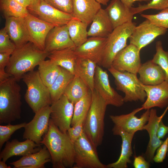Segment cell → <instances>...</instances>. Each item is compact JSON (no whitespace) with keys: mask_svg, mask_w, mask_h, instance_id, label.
<instances>
[{"mask_svg":"<svg viewBox=\"0 0 168 168\" xmlns=\"http://www.w3.org/2000/svg\"><path fill=\"white\" fill-rule=\"evenodd\" d=\"M40 143L49 151L54 168H72L74 164V143L67 133L62 132L49 119V128Z\"/></svg>","mask_w":168,"mask_h":168,"instance_id":"cell-1","label":"cell"},{"mask_svg":"<svg viewBox=\"0 0 168 168\" xmlns=\"http://www.w3.org/2000/svg\"><path fill=\"white\" fill-rule=\"evenodd\" d=\"M49 54V53L40 49L29 42L16 48L12 52L6 71L18 82L25 74L34 70Z\"/></svg>","mask_w":168,"mask_h":168,"instance_id":"cell-2","label":"cell"},{"mask_svg":"<svg viewBox=\"0 0 168 168\" xmlns=\"http://www.w3.org/2000/svg\"><path fill=\"white\" fill-rule=\"evenodd\" d=\"M12 76L0 82V124L11 123L21 118V87Z\"/></svg>","mask_w":168,"mask_h":168,"instance_id":"cell-3","label":"cell"},{"mask_svg":"<svg viewBox=\"0 0 168 168\" xmlns=\"http://www.w3.org/2000/svg\"><path fill=\"white\" fill-rule=\"evenodd\" d=\"M92 101L85 119L84 132L93 145L97 147L102 142L104 134V118L107 104L99 94L94 89Z\"/></svg>","mask_w":168,"mask_h":168,"instance_id":"cell-4","label":"cell"},{"mask_svg":"<svg viewBox=\"0 0 168 168\" xmlns=\"http://www.w3.org/2000/svg\"><path fill=\"white\" fill-rule=\"evenodd\" d=\"M22 79L27 87L25 100L34 113L51 105L49 88L43 82L38 71L29 72Z\"/></svg>","mask_w":168,"mask_h":168,"instance_id":"cell-5","label":"cell"},{"mask_svg":"<svg viewBox=\"0 0 168 168\" xmlns=\"http://www.w3.org/2000/svg\"><path fill=\"white\" fill-rule=\"evenodd\" d=\"M136 24L128 22L113 30L107 38L101 66L108 69L117 54L127 45V40L133 33Z\"/></svg>","mask_w":168,"mask_h":168,"instance_id":"cell-6","label":"cell"},{"mask_svg":"<svg viewBox=\"0 0 168 168\" xmlns=\"http://www.w3.org/2000/svg\"><path fill=\"white\" fill-rule=\"evenodd\" d=\"M108 69L114 78L116 89L125 94L124 102L145 101L147 94L137 74L119 71L112 66Z\"/></svg>","mask_w":168,"mask_h":168,"instance_id":"cell-7","label":"cell"},{"mask_svg":"<svg viewBox=\"0 0 168 168\" xmlns=\"http://www.w3.org/2000/svg\"><path fill=\"white\" fill-rule=\"evenodd\" d=\"M74 143L75 155L72 168H107L100 160L96 148L84 132Z\"/></svg>","mask_w":168,"mask_h":168,"instance_id":"cell-8","label":"cell"},{"mask_svg":"<svg viewBox=\"0 0 168 168\" xmlns=\"http://www.w3.org/2000/svg\"><path fill=\"white\" fill-rule=\"evenodd\" d=\"M51 112L50 106L45 107L35 113L33 119L26 123L24 128L23 138L41 144L44 136L47 132Z\"/></svg>","mask_w":168,"mask_h":168,"instance_id":"cell-9","label":"cell"},{"mask_svg":"<svg viewBox=\"0 0 168 168\" xmlns=\"http://www.w3.org/2000/svg\"><path fill=\"white\" fill-rule=\"evenodd\" d=\"M50 107L51 120L62 132L66 133L71 127L74 104L63 94Z\"/></svg>","mask_w":168,"mask_h":168,"instance_id":"cell-10","label":"cell"},{"mask_svg":"<svg viewBox=\"0 0 168 168\" xmlns=\"http://www.w3.org/2000/svg\"><path fill=\"white\" fill-rule=\"evenodd\" d=\"M140 51L136 46L130 44L117 54L111 66L119 71L127 72L137 75L142 64Z\"/></svg>","mask_w":168,"mask_h":168,"instance_id":"cell-11","label":"cell"},{"mask_svg":"<svg viewBox=\"0 0 168 168\" xmlns=\"http://www.w3.org/2000/svg\"><path fill=\"white\" fill-rule=\"evenodd\" d=\"M94 87L107 105L120 107L124 104V97L111 86L107 72L98 65L96 69Z\"/></svg>","mask_w":168,"mask_h":168,"instance_id":"cell-12","label":"cell"},{"mask_svg":"<svg viewBox=\"0 0 168 168\" xmlns=\"http://www.w3.org/2000/svg\"><path fill=\"white\" fill-rule=\"evenodd\" d=\"M29 12L37 15L39 18L55 26L66 25L74 17L71 14L60 11L50 5L44 0L28 7Z\"/></svg>","mask_w":168,"mask_h":168,"instance_id":"cell-13","label":"cell"},{"mask_svg":"<svg viewBox=\"0 0 168 168\" xmlns=\"http://www.w3.org/2000/svg\"><path fill=\"white\" fill-rule=\"evenodd\" d=\"M167 29L156 26L148 19L136 26L129 38L130 44L140 50L150 44L158 36L165 34Z\"/></svg>","mask_w":168,"mask_h":168,"instance_id":"cell-14","label":"cell"},{"mask_svg":"<svg viewBox=\"0 0 168 168\" xmlns=\"http://www.w3.org/2000/svg\"><path fill=\"white\" fill-rule=\"evenodd\" d=\"M141 107L134 110L129 113L120 115H110V118L114 126L125 132L134 134L139 131L142 130L149 117L150 109L147 110L138 118L135 114L142 110Z\"/></svg>","mask_w":168,"mask_h":168,"instance_id":"cell-15","label":"cell"},{"mask_svg":"<svg viewBox=\"0 0 168 168\" xmlns=\"http://www.w3.org/2000/svg\"><path fill=\"white\" fill-rule=\"evenodd\" d=\"M31 39V42L40 49L44 50L46 36L55 26L31 14L24 18Z\"/></svg>","mask_w":168,"mask_h":168,"instance_id":"cell-16","label":"cell"},{"mask_svg":"<svg viewBox=\"0 0 168 168\" xmlns=\"http://www.w3.org/2000/svg\"><path fill=\"white\" fill-rule=\"evenodd\" d=\"M168 110V105L162 114L158 116L156 109L150 110L149 117L147 123L144 126L143 130H146L148 133L149 140L143 156L149 162H153L155 153L163 141L157 136V132L159 123Z\"/></svg>","mask_w":168,"mask_h":168,"instance_id":"cell-17","label":"cell"},{"mask_svg":"<svg viewBox=\"0 0 168 168\" xmlns=\"http://www.w3.org/2000/svg\"><path fill=\"white\" fill-rule=\"evenodd\" d=\"M107 38L91 37L81 45L76 47L75 51L78 58L89 59L101 65Z\"/></svg>","mask_w":168,"mask_h":168,"instance_id":"cell-18","label":"cell"},{"mask_svg":"<svg viewBox=\"0 0 168 168\" xmlns=\"http://www.w3.org/2000/svg\"><path fill=\"white\" fill-rule=\"evenodd\" d=\"M147 94V99L142 105V110L150 109L154 107L161 109L168 105V82L164 81L154 86L145 85L142 83Z\"/></svg>","mask_w":168,"mask_h":168,"instance_id":"cell-19","label":"cell"},{"mask_svg":"<svg viewBox=\"0 0 168 168\" xmlns=\"http://www.w3.org/2000/svg\"><path fill=\"white\" fill-rule=\"evenodd\" d=\"M76 47L71 40L66 25L56 26L48 33L46 38L44 50L50 53L67 48L75 49Z\"/></svg>","mask_w":168,"mask_h":168,"instance_id":"cell-20","label":"cell"},{"mask_svg":"<svg viewBox=\"0 0 168 168\" xmlns=\"http://www.w3.org/2000/svg\"><path fill=\"white\" fill-rule=\"evenodd\" d=\"M40 144L32 140L26 139L20 142L16 139L6 142L4 149L0 153V160L6 162L10 158L14 156H27L37 152L41 149Z\"/></svg>","mask_w":168,"mask_h":168,"instance_id":"cell-21","label":"cell"},{"mask_svg":"<svg viewBox=\"0 0 168 168\" xmlns=\"http://www.w3.org/2000/svg\"><path fill=\"white\" fill-rule=\"evenodd\" d=\"M6 19L7 32L16 48L31 42L30 35L24 18L11 17Z\"/></svg>","mask_w":168,"mask_h":168,"instance_id":"cell-22","label":"cell"},{"mask_svg":"<svg viewBox=\"0 0 168 168\" xmlns=\"http://www.w3.org/2000/svg\"><path fill=\"white\" fill-rule=\"evenodd\" d=\"M114 135L121 137L122 140L121 149L120 156L115 162L107 165V168H127L128 164L131 163L130 157L133 154L132 142L134 134L125 132L114 126L112 129Z\"/></svg>","mask_w":168,"mask_h":168,"instance_id":"cell-23","label":"cell"},{"mask_svg":"<svg viewBox=\"0 0 168 168\" xmlns=\"http://www.w3.org/2000/svg\"><path fill=\"white\" fill-rule=\"evenodd\" d=\"M74 18L88 25L101 8V4L95 0H72Z\"/></svg>","mask_w":168,"mask_h":168,"instance_id":"cell-24","label":"cell"},{"mask_svg":"<svg viewBox=\"0 0 168 168\" xmlns=\"http://www.w3.org/2000/svg\"><path fill=\"white\" fill-rule=\"evenodd\" d=\"M138 73L139 75V81L145 85H156L165 81V72L152 60L142 64Z\"/></svg>","mask_w":168,"mask_h":168,"instance_id":"cell-25","label":"cell"},{"mask_svg":"<svg viewBox=\"0 0 168 168\" xmlns=\"http://www.w3.org/2000/svg\"><path fill=\"white\" fill-rule=\"evenodd\" d=\"M51 161L50 153L44 145L38 152L22 156L20 159L9 164L14 168H44L45 163Z\"/></svg>","mask_w":168,"mask_h":168,"instance_id":"cell-26","label":"cell"},{"mask_svg":"<svg viewBox=\"0 0 168 168\" xmlns=\"http://www.w3.org/2000/svg\"><path fill=\"white\" fill-rule=\"evenodd\" d=\"M113 29L132 22L133 15L120 0H112L105 9Z\"/></svg>","mask_w":168,"mask_h":168,"instance_id":"cell-27","label":"cell"},{"mask_svg":"<svg viewBox=\"0 0 168 168\" xmlns=\"http://www.w3.org/2000/svg\"><path fill=\"white\" fill-rule=\"evenodd\" d=\"M113 30L106 11L101 8L93 19L91 26L88 31V35L107 38Z\"/></svg>","mask_w":168,"mask_h":168,"instance_id":"cell-28","label":"cell"},{"mask_svg":"<svg viewBox=\"0 0 168 168\" xmlns=\"http://www.w3.org/2000/svg\"><path fill=\"white\" fill-rule=\"evenodd\" d=\"M75 49L67 48L49 53L47 57L56 64L75 74V69L78 57Z\"/></svg>","mask_w":168,"mask_h":168,"instance_id":"cell-29","label":"cell"},{"mask_svg":"<svg viewBox=\"0 0 168 168\" xmlns=\"http://www.w3.org/2000/svg\"><path fill=\"white\" fill-rule=\"evenodd\" d=\"M97 65L89 59L78 58L75 67V74L83 81L92 92L94 90V77Z\"/></svg>","mask_w":168,"mask_h":168,"instance_id":"cell-30","label":"cell"},{"mask_svg":"<svg viewBox=\"0 0 168 168\" xmlns=\"http://www.w3.org/2000/svg\"><path fill=\"white\" fill-rule=\"evenodd\" d=\"M74 76L75 74L61 67L58 76L52 85L49 87L52 103L58 100L63 95L65 89Z\"/></svg>","mask_w":168,"mask_h":168,"instance_id":"cell-31","label":"cell"},{"mask_svg":"<svg viewBox=\"0 0 168 168\" xmlns=\"http://www.w3.org/2000/svg\"><path fill=\"white\" fill-rule=\"evenodd\" d=\"M70 37L76 47L86 42L88 39V24L73 18L66 24Z\"/></svg>","mask_w":168,"mask_h":168,"instance_id":"cell-32","label":"cell"},{"mask_svg":"<svg viewBox=\"0 0 168 168\" xmlns=\"http://www.w3.org/2000/svg\"><path fill=\"white\" fill-rule=\"evenodd\" d=\"M90 90L83 81L78 76L75 74L74 78L65 89L64 94L75 105L85 96Z\"/></svg>","mask_w":168,"mask_h":168,"instance_id":"cell-33","label":"cell"},{"mask_svg":"<svg viewBox=\"0 0 168 168\" xmlns=\"http://www.w3.org/2000/svg\"><path fill=\"white\" fill-rule=\"evenodd\" d=\"M38 66V71L40 77L44 84L49 88L59 74L61 67L49 59L43 61Z\"/></svg>","mask_w":168,"mask_h":168,"instance_id":"cell-34","label":"cell"},{"mask_svg":"<svg viewBox=\"0 0 168 168\" xmlns=\"http://www.w3.org/2000/svg\"><path fill=\"white\" fill-rule=\"evenodd\" d=\"M0 8L5 19L11 17L24 18L29 12L27 8L12 0H0Z\"/></svg>","mask_w":168,"mask_h":168,"instance_id":"cell-35","label":"cell"},{"mask_svg":"<svg viewBox=\"0 0 168 168\" xmlns=\"http://www.w3.org/2000/svg\"><path fill=\"white\" fill-rule=\"evenodd\" d=\"M92 98V91L90 90L85 96L75 104L71 126L74 125L83 117H86L90 107Z\"/></svg>","mask_w":168,"mask_h":168,"instance_id":"cell-36","label":"cell"},{"mask_svg":"<svg viewBox=\"0 0 168 168\" xmlns=\"http://www.w3.org/2000/svg\"><path fill=\"white\" fill-rule=\"evenodd\" d=\"M156 53L152 60L164 70L166 74L165 81L168 82V51L163 50L161 41L156 42Z\"/></svg>","mask_w":168,"mask_h":168,"instance_id":"cell-37","label":"cell"},{"mask_svg":"<svg viewBox=\"0 0 168 168\" xmlns=\"http://www.w3.org/2000/svg\"><path fill=\"white\" fill-rule=\"evenodd\" d=\"M168 7V0H151L146 4L142 5L139 4L136 7H132L130 10L134 15L147 9L161 10Z\"/></svg>","mask_w":168,"mask_h":168,"instance_id":"cell-38","label":"cell"},{"mask_svg":"<svg viewBox=\"0 0 168 168\" xmlns=\"http://www.w3.org/2000/svg\"><path fill=\"white\" fill-rule=\"evenodd\" d=\"M26 123L12 125L11 123L5 125H0V149L4 143L11 138L12 135L16 131L25 126Z\"/></svg>","mask_w":168,"mask_h":168,"instance_id":"cell-39","label":"cell"},{"mask_svg":"<svg viewBox=\"0 0 168 168\" xmlns=\"http://www.w3.org/2000/svg\"><path fill=\"white\" fill-rule=\"evenodd\" d=\"M141 16L148 20L151 23L156 26L168 28V7L161 10L156 14H141Z\"/></svg>","mask_w":168,"mask_h":168,"instance_id":"cell-40","label":"cell"},{"mask_svg":"<svg viewBox=\"0 0 168 168\" xmlns=\"http://www.w3.org/2000/svg\"><path fill=\"white\" fill-rule=\"evenodd\" d=\"M14 43L11 40L5 27L0 30V53H12L16 49Z\"/></svg>","mask_w":168,"mask_h":168,"instance_id":"cell-41","label":"cell"},{"mask_svg":"<svg viewBox=\"0 0 168 168\" xmlns=\"http://www.w3.org/2000/svg\"><path fill=\"white\" fill-rule=\"evenodd\" d=\"M86 117L81 119L77 123L68 129L67 133L74 143L82 134L84 132V123Z\"/></svg>","mask_w":168,"mask_h":168,"instance_id":"cell-42","label":"cell"},{"mask_svg":"<svg viewBox=\"0 0 168 168\" xmlns=\"http://www.w3.org/2000/svg\"><path fill=\"white\" fill-rule=\"evenodd\" d=\"M50 5L63 12L71 14L72 0H44Z\"/></svg>","mask_w":168,"mask_h":168,"instance_id":"cell-43","label":"cell"},{"mask_svg":"<svg viewBox=\"0 0 168 168\" xmlns=\"http://www.w3.org/2000/svg\"><path fill=\"white\" fill-rule=\"evenodd\" d=\"M168 151V136L157 149L156 154L153 158L156 163L162 162L165 159Z\"/></svg>","mask_w":168,"mask_h":168,"instance_id":"cell-44","label":"cell"},{"mask_svg":"<svg viewBox=\"0 0 168 168\" xmlns=\"http://www.w3.org/2000/svg\"><path fill=\"white\" fill-rule=\"evenodd\" d=\"M12 53L8 52L0 53V73L6 72L5 69L8 65L10 56Z\"/></svg>","mask_w":168,"mask_h":168,"instance_id":"cell-45","label":"cell"},{"mask_svg":"<svg viewBox=\"0 0 168 168\" xmlns=\"http://www.w3.org/2000/svg\"><path fill=\"white\" fill-rule=\"evenodd\" d=\"M149 163L143 156H139L134 157L133 166L135 168H149Z\"/></svg>","mask_w":168,"mask_h":168,"instance_id":"cell-46","label":"cell"},{"mask_svg":"<svg viewBox=\"0 0 168 168\" xmlns=\"http://www.w3.org/2000/svg\"><path fill=\"white\" fill-rule=\"evenodd\" d=\"M168 133V126H166L163 123L162 119L160 121L157 132V136L160 139H163L166 135Z\"/></svg>","mask_w":168,"mask_h":168,"instance_id":"cell-47","label":"cell"},{"mask_svg":"<svg viewBox=\"0 0 168 168\" xmlns=\"http://www.w3.org/2000/svg\"><path fill=\"white\" fill-rule=\"evenodd\" d=\"M127 7L130 9L133 3L135 2H149L151 0H120Z\"/></svg>","mask_w":168,"mask_h":168,"instance_id":"cell-48","label":"cell"},{"mask_svg":"<svg viewBox=\"0 0 168 168\" xmlns=\"http://www.w3.org/2000/svg\"><path fill=\"white\" fill-rule=\"evenodd\" d=\"M18 3L24 7L27 8L31 5L29 0H12Z\"/></svg>","mask_w":168,"mask_h":168,"instance_id":"cell-49","label":"cell"},{"mask_svg":"<svg viewBox=\"0 0 168 168\" xmlns=\"http://www.w3.org/2000/svg\"><path fill=\"white\" fill-rule=\"evenodd\" d=\"M0 168H11L10 166H8L6 164V162L2 161H0Z\"/></svg>","mask_w":168,"mask_h":168,"instance_id":"cell-50","label":"cell"},{"mask_svg":"<svg viewBox=\"0 0 168 168\" xmlns=\"http://www.w3.org/2000/svg\"><path fill=\"white\" fill-rule=\"evenodd\" d=\"M100 4L106 5L110 0H95Z\"/></svg>","mask_w":168,"mask_h":168,"instance_id":"cell-51","label":"cell"},{"mask_svg":"<svg viewBox=\"0 0 168 168\" xmlns=\"http://www.w3.org/2000/svg\"><path fill=\"white\" fill-rule=\"evenodd\" d=\"M31 2L30 5L36 4L40 2V0H29Z\"/></svg>","mask_w":168,"mask_h":168,"instance_id":"cell-52","label":"cell"},{"mask_svg":"<svg viewBox=\"0 0 168 168\" xmlns=\"http://www.w3.org/2000/svg\"><path fill=\"white\" fill-rule=\"evenodd\" d=\"M167 156L168 157V152H167Z\"/></svg>","mask_w":168,"mask_h":168,"instance_id":"cell-53","label":"cell"}]
</instances>
